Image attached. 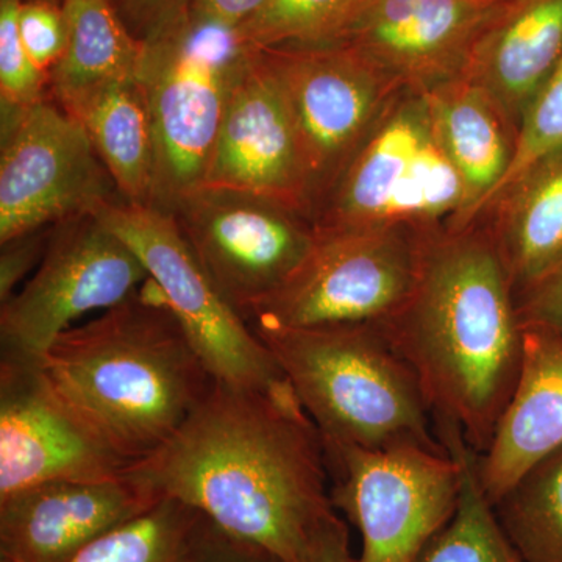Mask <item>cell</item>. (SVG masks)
Here are the masks:
<instances>
[{"mask_svg": "<svg viewBox=\"0 0 562 562\" xmlns=\"http://www.w3.org/2000/svg\"><path fill=\"white\" fill-rule=\"evenodd\" d=\"M362 0H268L238 29L254 49L333 43L342 35Z\"/></svg>", "mask_w": 562, "mask_h": 562, "instance_id": "27", "label": "cell"}, {"mask_svg": "<svg viewBox=\"0 0 562 562\" xmlns=\"http://www.w3.org/2000/svg\"><path fill=\"white\" fill-rule=\"evenodd\" d=\"M61 9L68 41L49 74L55 103L65 109L102 85L136 76L143 43L110 0H65Z\"/></svg>", "mask_w": 562, "mask_h": 562, "instance_id": "23", "label": "cell"}, {"mask_svg": "<svg viewBox=\"0 0 562 562\" xmlns=\"http://www.w3.org/2000/svg\"><path fill=\"white\" fill-rule=\"evenodd\" d=\"M140 43L136 79L149 109L157 154L154 206L168 211L205 181L233 85L250 47L238 29L192 10Z\"/></svg>", "mask_w": 562, "mask_h": 562, "instance_id": "5", "label": "cell"}, {"mask_svg": "<svg viewBox=\"0 0 562 562\" xmlns=\"http://www.w3.org/2000/svg\"><path fill=\"white\" fill-rule=\"evenodd\" d=\"M503 3L362 0L336 41L361 52L405 90H430L461 76L476 40Z\"/></svg>", "mask_w": 562, "mask_h": 562, "instance_id": "16", "label": "cell"}, {"mask_svg": "<svg viewBox=\"0 0 562 562\" xmlns=\"http://www.w3.org/2000/svg\"><path fill=\"white\" fill-rule=\"evenodd\" d=\"M416 373L439 439L486 452L524 355L516 291L494 233L432 232L412 297L379 322Z\"/></svg>", "mask_w": 562, "mask_h": 562, "instance_id": "2", "label": "cell"}, {"mask_svg": "<svg viewBox=\"0 0 562 562\" xmlns=\"http://www.w3.org/2000/svg\"><path fill=\"white\" fill-rule=\"evenodd\" d=\"M494 236L517 295L562 262V154L532 169L498 199Z\"/></svg>", "mask_w": 562, "mask_h": 562, "instance_id": "22", "label": "cell"}, {"mask_svg": "<svg viewBox=\"0 0 562 562\" xmlns=\"http://www.w3.org/2000/svg\"><path fill=\"white\" fill-rule=\"evenodd\" d=\"M303 562H357L350 550L349 528L338 513L316 531Z\"/></svg>", "mask_w": 562, "mask_h": 562, "instance_id": "35", "label": "cell"}, {"mask_svg": "<svg viewBox=\"0 0 562 562\" xmlns=\"http://www.w3.org/2000/svg\"><path fill=\"white\" fill-rule=\"evenodd\" d=\"M127 475L286 562H303L336 514L324 439L288 380L272 390L216 380L176 435Z\"/></svg>", "mask_w": 562, "mask_h": 562, "instance_id": "1", "label": "cell"}, {"mask_svg": "<svg viewBox=\"0 0 562 562\" xmlns=\"http://www.w3.org/2000/svg\"><path fill=\"white\" fill-rule=\"evenodd\" d=\"M117 199L116 184L72 114L46 99L2 110L0 244L94 214Z\"/></svg>", "mask_w": 562, "mask_h": 562, "instance_id": "12", "label": "cell"}, {"mask_svg": "<svg viewBox=\"0 0 562 562\" xmlns=\"http://www.w3.org/2000/svg\"><path fill=\"white\" fill-rule=\"evenodd\" d=\"M222 295L249 324L312 251V217L250 192L195 188L168 210Z\"/></svg>", "mask_w": 562, "mask_h": 562, "instance_id": "10", "label": "cell"}, {"mask_svg": "<svg viewBox=\"0 0 562 562\" xmlns=\"http://www.w3.org/2000/svg\"><path fill=\"white\" fill-rule=\"evenodd\" d=\"M94 216L135 251L214 379L257 390L286 382L271 351L222 295L171 213L117 199Z\"/></svg>", "mask_w": 562, "mask_h": 562, "instance_id": "9", "label": "cell"}, {"mask_svg": "<svg viewBox=\"0 0 562 562\" xmlns=\"http://www.w3.org/2000/svg\"><path fill=\"white\" fill-rule=\"evenodd\" d=\"M516 301L522 325H539L562 336V262Z\"/></svg>", "mask_w": 562, "mask_h": 562, "instance_id": "33", "label": "cell"}, {"mask_svg": "<svg viewBox=\"0 0 562 562\" xmlns=\"http://www.w3.org/2000/svg\"><path fill=\"white\" fill-rule=\"evenodd\" d=\"M18 29L25 49L40 69L50 74L66 49L68 31L63 9L46 0L21 2Z\"/></svg>", "mask_w": 562, "mask_h": 562, "instance_id": "30", "label": "cell"}, {"mask_svg": "<svg viewBox=\"0 0 562 562\" xmlns=\"http://www.w3.org/2000/svg\"><path fill=\"white\" fill-rule=\"evenodd\" d=\"M424 94L438 138L464 184V209L447 231H465L491 205L508 171L516 131L494 99L465 77L443 81Z\"/></svg>", "mask_w": 562, "mask_h": 562, "instance_id": "20", "label": "cell"}, {"mask_svg": "<svg viewBox=\"0 0 562 562\" xmlns=\"http://www.w3.org/2000/svg\"><path fill=\"white\" fill-rule=\"evenodd\" d=\"M498 522L527 562H562V447L495 503Z\"/></svg>", "mask_w": 562, "mask_h": 562, "instance_id": "25", "label": "cell"}, {"mask_svg": "<svg viewBox=\"0 0 562 562\" xmlns=\"http://www.w3.org/2000/svg\"><path fill=\"white\" fill-rule=\"evenodd\" d=\"M52 231L43 228L16 236L9 241L0 244V303L9 301L18 290V284L31 273L32 269L38 268Z\"/></svg>", "mask_w": 562, "mask_h": 562, "instance_id": "32", "label": "cell"}, {"mask_svg": "<svg viewBox=\"0 0 562 562\" xmlns=\"http://www.w3.org/2000/svg\"><path fill=\"white\" fill-rule=\"evenodd\" d=\"M40 361L63 397L132 465L158 452L216 383L150 279L127 301L61 333Z\"/></svg>", "mask_w": 562, "mask_h": 562, "instance_id": "3", "label": "cell"}, {"mask_svg": "<svg viewBox=\"0 0 562 562\" xmlns=\"http://www.w3.org/2000/svg\"><path fill=\"white\" fill-rule=\"evenodd\" d=\"M147 279L135 251L94 214L54 225L38 268L0 303L2 355L41 360L74 322L127 301Z\"/></svg>", "mask_w": 562, "mask_h": 562, "instance_id": "11", "label": "cell"}, {"mask_svg": "<svg viewBox=\"0 0 562 562\" xmlns=\"http://www.w3.org/2000/svg\"><path fill=\"white\" fill-rule=\"evenodd\" d=\"M562 154V58L528 103L516 132L508 171L494 192V205L532 169Z\"/></svg>", "mask_w": 562, "mask_h": 562, "instance_id": "28", "label": "cell"}, {"mask_svg": "<svg viewBox=\"0 0 562 562\" xmlns=\"http://www.w3.org/2000/svg\"><path fill=\"white\" fill-rule=\"evenodd\" d=\"M191 562H286L257 543L244 541L202 516Z\"/></svg>", "mask_w": 562, "mask_h": 562, "instance_id": "31", "label": "cell"}, {"mask_svg": "<svg viewBox=\"0 0 562 562\" xmlns=\"http://www.w3.org/2000/svg\"><path fill=\"white\" fill-rule=\"evenodd\" d=\"M562 447V336L524 325L519 379L486 452L476 454V475L495 505L514 484Z\"/></svg>", "mask_w": 562, "mask_h": 562, "instance_id": "18", "label": "cell"}, {"mask_svg": "<svg viewBox=\"0 0 562 562\" xmlns=\"http://www.w3.org/2000/svg\"><path fill=\"white\" fill-rule=\"evenodd\" d=\"M251 330L271 351L325 443L449 452L416 373L379 322L255 325Z\"/></svg>", "mask_w": 562, "mask_h": 562, "instance_id": "4", "label": "cell"}, {"mask_svg": "<svg viewBox=\"0 0 562 562\" xmlns=\"http://www.w3.org/2000/svg\"><path fill=\"white\" fill-rule=\"evenodd\" d=\"M268 0H195L192 13L228 27H239L250 20Z\"/></svg>", "mask_w": 562, "mask_h": 562, "instance_id": "36", "label": "cell"}, {"mask_svg": "<svg viewBox=\"0 0 562 562\" xmlns=\"http://www.w3.org/2000/svg\"><path fill=\"white\" fill-rule=\"evenodd\" d=\"M0 562H11V561L5 560V558H0Z\"/></svg>", "mask_w": 562, "mask_h": 562, "instance_id": "37", "label": "cell"}, {"mask_svg": "<svg viewBox=\"0 0 562 562\" xmlns=\"http://www.w3.org/2000/svg\"><path fill=\"white\" fill-rule=\"evenodd\" d=\"M160 501L128 475L22 487L0 497V558L72 562L92 542Z\"/></svg>", "mask_w": 562, "mask_h": 562, "instance_id": "17", "label": "cell"}, {"mask_svg": "<svg viewBox=\"0 0 562 562\" xmlns=\"http://www.w3.org/2000/svg\"><path fill=\"white\" fill-rule=\"evenodd\" d=\"M462 461L460 501L452 519L414 562H527L509 541L476 475V453L458 432L443 439Z\"/></svg>", "mask_w": 562, "mask_h": 562, "instance_id": "24", "label": "cell"}, {"mask_svg": "<svg viewBox=\"0 0 562 562\" xmlns=\"http://www.w3.org/2000/svg\"><path fill=\"white\" fill-rule=\"evenodd\" d=\"M203 184L261 195L313 220L297 124L283 85L260 49L250 47L233 85Z\"/></svg>", "mask_w": 562, "mask_h": 562, "instance_id": "15", "label": "cell"}, {"mask_svg": "<svg viewBox=\"0 0 562 562\" xmlns=\"http://www.w3.org/2000/svg\"><path fill=\"white\" fill-rule=\"evenodd\" d=\"M195 0H117L122 16L131 22L139 40L168 27L190 13Z\"/></svg>", "mask_w": 562, "mask_h": 562, "instance_id": "34", "label": "cell"}, {"mask_svg": "<svg viewBox=\"0 0 562 562\" xmlns=\"http://www.w3.org/2000/svg\"><path fill=\"white\" fill-rule=\"evenodd\" d=\"M325 452L333 506L360 530L357 562H414L452 519L462 482L457 449L325 443Z\"/></svg>", "mask_w": 562, "mask_h": 562, "instance_id": "8", "label": "cell"}, {"mask_svg": "<svg viewBox=\"0 0 562 562\" xmlns=\"http://www.w3.org/2000/svg\"><path fill=\"white\" fill-rule=\"evenodd\" d=\"M260 50L283 85L297 124L314 217L351 154L405 88L341 41Z\"/></svg>", "mask_w": 562, "mask_h": 562, "instance_id": "13", "label": "cell"}, {"mask_svg": "<svg viewBox=\"0 0 562 562\" xmlns=\"http://www.w3.org/2000/svg\"><path fill=\"white\" fill-rule=\"evenodd\" d=\"M21 0H0V98L2 110H22L44 101L49 74L33 61L18 29Z\"/></svg>", "mask_w": 562, "mask_h": 562, "instance_id": "29", "label": "cell"}, {"mask_svg": "<svg viewBox=\"0 0 562 562\" xmlns=\"http://www.w3.org/2000/svg\"><path fill=\"white\" fill-rule=\"evenodd\" d=\"M202 514L173 498L120 525L72 562H191Z\"/></svg>", "mask_w": 562, "mask_h": 562, "instance_id": "26", "label": "cell"}, {"mask_svg": "<svg viewBox=\"0 0 562 562\" xmlns=\"http://www.w3.org/2000/svg\"><path fill=\"white\" fill-rule=\"evenodd\" d=\"M464 209V184L432 125L424 91L402 90L333 181L317 228L409 227L435 232Z\"/></svg>", "mask_w": 562, "mask_h": 562, "instance_id": "6", "label": "cell"}, {"mask_svg": "<svg viewBox=\"0 0 562 562\" xmlns=\"http://www.w3.org/2000/svg\"><path fill=\"white\" fill-rule=\"evenodd\" d=\"M562 58V0H505L461 76L482 87L517 132Z\"/></svg>", "mask_w": 562, "mask_h": 562, "instance_id": "19", "label": "cell"}, {"mask_svg": "<svg viewBox=\"0 0 562 562\" xmlns=\"http://www.w3.org/2000/svg\"><path fill=\"white\" fill-rule=\"evenodd\" d=\"M431 233L409 227L317 228L306 260L251 314L250 327L386 321L412 297Z\"/></svg>", "mask_w": 562, "mask_h": 562, "instance_id": "7", "label": "cell"}, {"mask_svg": "<svg viewBox=\"0 0 562 562\" xmlns=\"http://www.w3.org/2000/svg\"><path fill=\"white\" fill-rule=\"evenodd\" d=\"M131 468L63 397L40 360L0 357V497L55 480L121 479Z\"/></svg>", "mask_w": 562, "mask_h": 562, "instance_id": "14", "label": "cell"}, {"mask_svg": "<svg viewBox=\"0 0 562 562\" xmlns=\"http://www.w3.org/2000/svg\"><path fill=\"white\" fill-rule=\"evenodd\" d=\"M63 110L83 125L122 201L154 206L157 154L136 76L102 85Z\"/></svg>", "mask_w": 562, "mask_h": 562, "instance_id": "21", "label": "cell"}]
</instances>
